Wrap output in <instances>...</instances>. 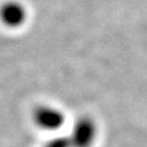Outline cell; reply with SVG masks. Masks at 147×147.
<instances>
[{
	"label": "cell",
	"instance_id": "cell-1",
	"mask_svg": "<svg viewBox=\"0 0 147 147\" xmlns=\"http://www.w3.org/2000/svg\"><path fill=\"white\" fill-rule=\"evenodd\" d=\"M28 18L27 8L18 0H7L0 5V22L12 29L20 28Z\"/></svg>",
	"mask_w": 147,
	"mask_h": 147
},
{
	"label": "cell",
	"instance_id": "cell-2",
	"mask_svg": "<svg viewBox=\"0 0 147 147\" xmlns=\"http://www.w3.org/2000/svg\"><path fill=\"white\" fill-rule=\"evenodd\" d=\"M34 119L40 127L45 130H53L60 127L64 116L60 111L52 107H40L34 114Z\"/></svg>",
	"mask_w": 147,
	"mask_h": 147
}]
</instances>
